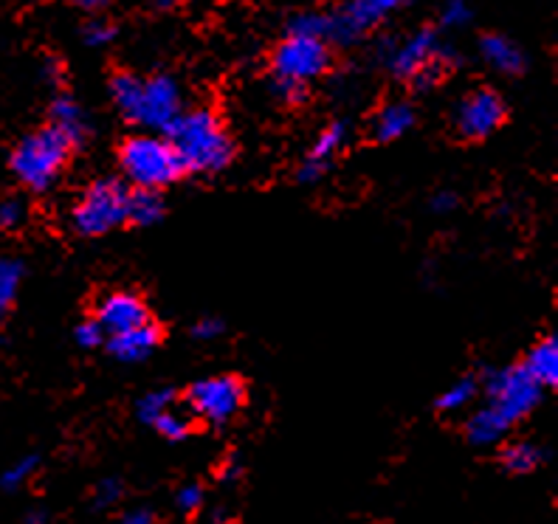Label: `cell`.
I'll use <instances>...</instances> for the list:
<instances>
[{
  "label": "cell",
  "mask_w": 558,
  "mask_h": 524,
  "mask_svg": "<svg viewBox=\"0 0 558 524\" xmlns=\"http://www.w3.org/2000/svg\"><path fill=\"white\" fill-rule=\"evenodd\" d=\"M288 35H307L327 40V14L322 12H302L296 14L288 26Z\"/></svg>",
  "instance_id": "25"
},
{
  "label": "cell",
  "mask_w": 558,
  "mask_h": 524,
  "mask_svg": "<svg viewBox=\"0 0 558 524\" xmlns=\"http://www.w3.org/2000/svg\"><path fill=\"white\" fill-rule=\"evenodd\" d=\"M457 206V198L451 195V192H442V195H437L435 204H432V209L435 211H451Z\"/></svg>",
  "instance_id": "37"
},
{
  "label": "cell",
  "mask_w": 558,
  "mask_h": 524,
  "mask_svg": "<svg viewBox=\"0 0 558 524\" xmlns=\"http://www.w3.org/2000/svg\"><path fill=\"white\" fill-rule=\"evenodd\" d=\"M325 172H327V161H316V158H307V161L302 163L300 181L311 184V181H319V178L325 175Z\"/></svg>",
  "instance_id": "35"
},
{
  "label": "cell",
  "mask_w": 558,
  "mask_h": 524,
  "mask_svg": "<svg viewBox=\"0 0 558 524\" xmlns=\"http://www.w3.org/2000/svg\"><path fill=\"white\" fill-rule=\"evenodd\" d=\"M158 341H161V330L150 325V321H144V325L130 327V330H122V333H110L108 348L119 362L133 364L144 362L158 348Z\"/></svg>",
  "instance_id": "13"
},
{
  "label": "cell",
  "mask_w": 558,
  "mask_h": 524,
  "mask_svg": "<svg viewBox=\"0 0 558 524\" xmlns=\"http://www.w3.org/2000/svg\"><path fill=\"white\" fill-rule=\"evenodd\" d=\"M76 341H80L82 348H99L105 341V327L99 321H85V325L76 327Z\"/></svg>",
  "instance_id": "31"
},
{
  "label": "cell",
  "mask_w": 558,
  "mask_h": 524,
  "mask_svg": "<svg viewBox=\"0 0 558 524\" xmlns=\"http://www.w3.org/2000/svg\"><path fill=\"white\" fill-rule=\"evenodd\" d=\"M545 454L531 443H513L502 451V465L508 474H531L542 465Z\"/></svg>",
  "instance_id": "20"
},
{
  "label": "cell",
  "mask_w": 558,
  "mask_h": 524,
  "mask_svg": "<svg viewBox=\"0 0 558 524\" xmlns=\"http://www.w3.org/2000/svg\"><path fill=\"white\" fill-rule=\"evenodd\" d=\"M524 369L536 378L538 387H558V341L553 336L538 341L527 353Z\"/></svg>",
  "instance_id": "16"
},
{
  "label": "cell",
  "mask_w": 558,
  "mask_h": 524,
  "mask_svg": "<svg viewBox=\"0 0 558 524\" xmlns=\"http://www.w3.org/2000/svg\"><path fill=\"white\" fill-rule=\"evenodd\" d=\"M82 37H85L88 46H108V42L117 37V28L105 21H90L88 26H85V32H82Z\"/></svg>",
  "instance_id": "30"
},
{
  "label": "cell",
  "mask_w": 558,
  "mask_h": 524,
  "mask_svg": "<svg viewBox=\"0 0 558 524\" xmlns=\"http://www.w3.org/2000/svg\"><path fill=\"white\" fill-rule=\"evenodd\" d=\"M163 218V198L158 190H144L138 186L136 192H130L128 198V220L136 226H156Z\"/></svg>",
  "instance_id": "18"
},
{
  "label": "cell",
  "mask_w": 558,
  "mask_h": 524,
  "mask_svg": "<svg viewBox=\"0 0 558 524\" xmlns=\"http://www.w3.org/2000/svg\"><path fill=\"white\" fill-rule=\"evenodd\" d=\"M74 3H80V7H85V9H99V7H105L108 0H74Z\"/></svg>",
  "instance_id": "39"
},
{
  "label": "cell",
  "mask_w": 558,
  "mask_h": 524,
  "mask_svg": "<svg viewBox=\"0 0 558 524\" xmlns=\"http://www.w3.org/2000/svg\"><path fill=\"white\" fill-rule=\"evenodd\" d=\"M223 333V321L220 319H201L198 325H195V336H198V339H215V336H220Z\"/></svg>",
  "instance_id": "36"
},
{
  "label": "cell",
  "mask_w": 558,
  "mask_h": 524,
  "mask_svg": "<svg viewBox=\"0 0 558 524\" xmlns=\"http://www.w3.org/2000/svg\"><path fill=\"white\" fill-rule=\"evenodd\" d=\"M96 321L105 327V333H122V330H130V327L150 321V314H147V305L138 300L136 293L119 291L105 296Z\"/></svg>",
  "instance_id": "12"
},
{
  "label": "cell",
  "mask_w": 558,
  "mask_h": 524,
  "mask_svg": "<svg viewBox=\"0 0 558 524\" xmlns=\"http://www.w3.org/2000/svg\"><path fill=\"white\" fill-rule=\"evenodd\" d=\"M26 220V206L21 200H3L0 204V229L9 232V229H17V226Z\"/></svg>",
  "instance_id": "29"
},
{
  "label": "cell",
  "mask_w": 558,
  "mask_h": 524,
  "mask_svg": "<svg viewBox=\"0 0 558 524\" xmlns=\"http://www.w3.org/2000/svg\"><path fill=\"white\" fill-rule=\"evenodd\" d=\"M178 0H156V7L158 9H170V7H175Z\"/></svg>",
  "instance_id": "40"
},
{
  "label": "cell",
  "mask_w": 558,
  "mask_h": 524,
  "mask_svg": "<svg viewBox=\"0 0 558 524\" xmlns=\"http://www.w3.org/2000/svg\"><path fill=\"white\" fill-rule=\"evenodd\" d=\"M412 124H415V113H412L409 105H387V108L381 110L378 122H375V136H378V142H396V138L407 136L409 130H412Z\"/></svg>",
  "instance_id": "19"
},
{
  "label": "cell",
  "mask_w": 558,
  "mask_h": 524,
  "mask_svg": "<svg viewBox=\"0 0 558 524\" xmlns=\"http://www.w3.org/2000/svg\"><path fill=\"white\" fill-rule=\"evenodd\" d=\"M163 133L190 172H220L234 158L232 138L211 110L178 113Z\"/></svg>",
  "instance_id": "1"
},
{
  "label": "cell",
  "mask_w": 558,
  "mask_h": 524,
  "mask_svg": "<svg viewBox=\"0 0 558 524\" xmlns=\"http://www.w3.org/2000/svg\"><path fill=\"white\" fill-rule=\"evenodd\" d=\"M204 504V490L201 485H186V488L178 490V508L184 513H195Z\"/></svg>",
  "instance_id": "32"
},
{
  "label": "cell",
  "mask_w": 558,
  "mask_h": 524,
  "mask_svg": "<svg viewBox=\"0 0 558 524\" xmlns=\"http://www.w3.org/2000/svg\"><path fill=\"white\" fill-rule=\"evenodd\" d=\"M119 497H122V485H119L117 479H105V483L96 488V508H110Z\"/></svg>",
  "instance_id": "34"
},
{
  "label": "cell",
  "mask_w": 558,
  "mask_h": 524,
  "mask_svg": "<svg viewBox=\"0 0 558 524\" xmlns=\"http://www.w3.org/2000/svg\"><path fill=\"white\" fill-rule=\"evenodd\" d=\"M130 192L122 181H96L74 206V229L82 237H99L128 223Z\"/></svg>",
  "instance_id": "5"
},
{
  "label": "cell",
  "mask_w": 558,
  "mask_h": 524,
  "mask_svg": "<svg viewBox=\"0 0 558 524\" xmlns=\"http://www.w3.org/2000/svg\"><path fill=\"white\" fill-rule=\"evenodd\" d=\"M23 280V266L17 259L0 257V314L7 316V310L12 307L14 296H17V288Z\"/></svg>",
  "instance_id": "21"
},
{
  "label": "cell",
  "mask_w": 558,
  "mask_h": 524,
  "mask_svg": "<svg viewBox=\"0 0 558 524\" xmlns=\"http://www.w3.org/2000/svg\"><path fill=\"white\" fill-rule=\"evenodd\" d=\"M277 94L282 102L288 105H300L305 99V85L302 82H291V80H277Z\"/></svg>",
  "instance_id": "33"
},
{
  "label": "cell",
  "mask_w": 558,
  "mask_h": 524,
  "mask_svg": "<svg viewBox=\"0 0 558 524\" xmlns=\"http://www.w3.org/2000/svg\"><path fill=\"white\" fill-rule=\"evenodd\" d=\"M474 395H477V383H474V378H460L454 387H449L442 392L440 401H437V409H442V412H457V409H463L465 403L474 401Z\"/></svg>",
  "instance_id": "22"
},
{
  "label": "cell",
  "mask_w": 558,
  "mask_h": 524,
  "mask_svg": "<svg viewBox=\"0 0 558 524\" xmlns=\"http://www.w3.org/2000/svg\"><path fill=\"white\" fill-rule=\"evenodd\" d=\"M119 161H122L124 175L144 190H161L167 184H175L178 178L186 172L184 161H181L170 138H130L119 150Z\"/></svg>",
  "instance_id": "3"
},
{
  "label": "cell",
  "mask_w": 558,
  "mask_h": 524,
  "mask_svg": "<svg viewBox=\"0 0 558 524\" xmlns=\"http://www.w3.org/2000/svg\"><path fill=\"white\" fill-rule=\"evenodd\" d=\"M508 429H511V423L505 421L494 406H485L480 409L477 415H471L469 426H465V435H469V440L474 446H490L497 443Z\"/></svg>",
  "instance_id": "17"
},
{
  "label": "cell",
  "mask_w": 558,
  "mask_h": 524,
  "mask_svg": "<svg viewBox=\"0 0 558 524\" xmlns=\"http://www.w3.org/2000/svg\"><path fill=\"white\" fill-rule=\"evenodd\" d=\"M37 463H40L37 456H23L21 463H14L12 468H9L7 474L0 477V485H3V488H7V490L23 488V485H26L28 479H32V474H35V471H37Z\"/></svg>",
  "instance_id": "27"
},
{
  "label": "cell",
  "mask_w": 558,
  "mask_h": 524,
  "mask_svg": "<svg viewBox=\"0 0 558 524\" xmlns=\"http://www.w3.org/2000/svg\"><path fill=\"white\" fill-rule=\"evenodd\" d=\"M440 46L435 40L432 28H423L415 37H409L407 42L389 54V65L403 80H415L421 88H426L435 76H440Z\"/></svg>",
  "instance_id": "10"
},
{
  "label": "cell",
  "mask_w": 558,
  "mask_h": 524,
  "mask_svg": "<svg viewBox=\"0 0 558 524\" xmlns=\"http://www.w3.org/2000/svg\"><path fill=\"white\" fill-rule=\"evenodd\" d=\"M71 153V144L57 133L54 127L37 130L23 138L12 153V172L21 178V184L28 190L46 192L54 186L60 170L65 167Z\"/></svg>",
  "instance_id": "4"
},
{
  "label": "cell",
  "mask_w": 558,
  "mask_h": 524,
  "mask_svg": "<svg viewBox=\"0 0 558 524\" xmlns=\"http://www.w3.org/2000/svg\"><path fill=\"white\" fill-rule=\"evenodd\" d=\"M471 21L469 0H442L440 23L449 28H460Z\"/></svg>",
  "instance_id": "28"
},
{
  "label": "cell",
  "mask_w": 558,
  "mask_h": 524,
  "mask_svg": "<svg viewBox=\"0 0 558 524\" xmlns=\"http://www.w3.org/2000/svg\"><path fill=\"white\" fill-rule=\"evenodd\" d=\"M122 522L124 524H150L153 516L147 511H133V513H124Z\"/></svg>",
  "instance_id": "38"
},
{
  "label": "cell",
  "mask_w": 558,
  "mask_h": 524,
  "mask_svg": "<svg viewBox=\"0 0 558 524\" xmlns=\"http://www.w3.org/2000/svg\"><path fill=\"white\" fill-rule=\"evenodd\" d=\"M245 401L243 383L234 375H220V378H206V381L192 383L186 392V403L198 417L223 426L226 421H232L240 412Z\"/></svg>",
  "instance_id": "9"
},
{
  "label": "cell",
  "mask_w": 558,
  "mask_h": 524,
  "mask_svg": "<svg viewBox=\"0 0 558 524\" xmlns=\"http://www.w3.org/2000/svg\"><path fill=\"white\" fill-rule=\"evenodd\" d=\"M505 122V102L494 90H474L457 105L454 124L463 138H485Z\"/></svg>",
  "instance_id": "11"
},
{
  "label": "cell",
  "mask_w": 558,
  "mask_h": 524,
  "mask_svg": "<svg viewBox=\"0 0 558 524\" xmlns=\"http://www.w3.org/2000/svg\"><path fill=\"white\" fill-rule=\"evenodd\" d=\"M51 127H54L71 147L88 138V119H85L80 105H76L74 99H69V96H60V99H54V105H51Z\"/></svg>",
  "instance_id": "15"
},
{
  "label": "cell",
  "mask_w": 558,
  "mask_h": 524,
  "mask_svg": "<svg viewBox=\"0 0 558 524\" xmlns=\"http://www.w3.org/2000/svg\"><path fill=\"white\" fill-rule=\"evenodd\" d=\"M344 136H348V130H344V124L336 122L330 124V127L322 133L319 138H316L314 150H311V158H316V161H327L330 163V158L339 153V147L344 144Z\"/></svg>",
  "instance_id": "24"
},
{
  "label": "cell",
  "mask_w": 558,
  "mask_h": 524,
  "mask_svg": "<svg viewBox=\"0 0 558 524\" xmlns=\"http://www.w3.org/2000/svg\"><path fill=\"white\" fill-rule=\"evenodd\" d=\"M407 3L409 0H350L333 14H327V40L350 46Z\"/></svg>",
  "instance_id": "8"
},
{
  "label": "cell",
  "mask_w": 558,
  "mask_h": 524,
  "mask_svg": "<svg viewBox=\"0 0 558 524\" xmlns=\"http://www.w3.org/2000/svg\"><path fill=\"white\" fill-rule=\"evenodd\" d=\"M110 96L124 117L142 127L163 130L181 113V94L170 76L138 80L133 74H117L110 80Z\"/></svg>",
  "instance_id": "2"
},
{
  "label": "cell",
  "mask_w": 558,
  "mask_h": 524,
  "mask_svg": "<svg viewBox=\"0 0 558 524\" xmlns=\"http://www.w3.org/2000/svg\"><path fill=\"white\" fill-rule=\"evenodd\" d=\"M480 51H483L490 69L499 71V74H522L524 62H527L522 48L502 35H485L483 42H480Z\"/></svg>",
  "instance_id": "14"
},
{
  "label": "cell",
  "mask_w": 558,
  "mask_h": 524,
  "mask_svg": "<svg viewBox=\"0 0 558 524\" xmlns=\"http://www.w3.org/2000/svg\"><path fill=\"white\" fill-rule=\"evenodd\" d=\"M485 389H488L490 406L497 409L499 415L511 423V426L517 421H522V417L531 415L533 409H536L538 398H542V387H538L536 378L524 369V364L490 373Z\"/></svg>",
  "instance_id": "6"
},
{
  "label": "cell",
  "mask_w": 558,
  "mask_h": 524,
  "mask_svg": "<svg viewBox=\"0 0 558 524\" xmlns=\"http://www.w3.org/2000/svg\"><path fill=\"white\" fill-rule=\"evenodd\" d=\"M153 426H156L158 435H163L167 440H184V437H190L192 431L190 417L181 415V412H172V406L163 409L161 415L153 421Z\"/></svg>",
  "instance_id": "23"
},
{
  "label": "cell",
  "mask_w": 558,
  "mask_h": 524,
  "mask_svg": "<svg viewBox=\"0 0 558 524\" xmlns=\"http://www.w3.org/2000/svg\"><path fill=\"white\" fill-rule=\"evenodd\" d=\"M271 69L277 80L311 82L330 69V48L322 37L288 35L274 51Z\"/></svg>",
  "instance_id": "7"
},
{
  "label": "cell",
  "mask_w": 558,
  "mask_h": 524,
  "mask_svg": "<svg viewBox=\"0 0 558 524\" xmlns=\"http://www.w3.org/2000/svg\"><path fill=\"white\" fill-rule=\"evenodd\" d=\"M172 401H175V392L172 389H156V392H150V395H144L142 401H138V417H142L144 423L156 421L158 415H161L163 409H170Z\"/></svg>",
  "instance_id": "26"
}]
</instances>
